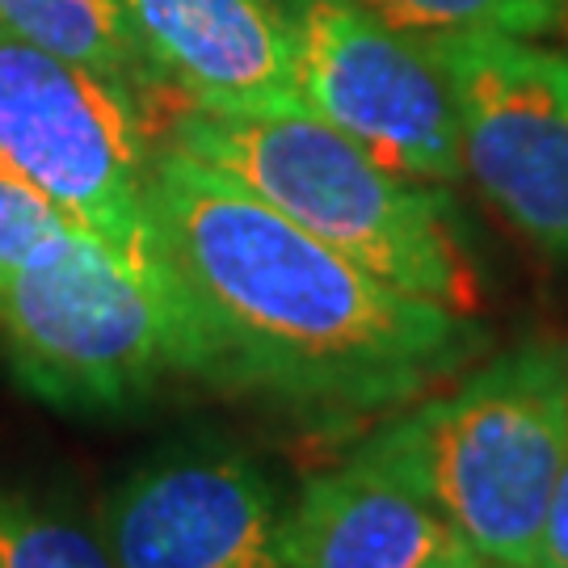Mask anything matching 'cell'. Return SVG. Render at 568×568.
Here are the masks:
<instances>
[{
  "mask_svg": "<svg viewBox=\"0 0 568 568\" xmlns=\"http://www.w3.org/2000/svg\"><path fill=\"white\" fill-rule=\"evenodd\" d=\"M161 140L224 169L375 278L476 312L480 283L438 185L387 169L307 105L274 114H206L182 105L164 122Z\"/></svg>",
  "mask_w": 568,
  "mask_h": 568,
  "instance_id": "cell-2",
  "label": "cell"
},
{
  "mask_svg": "<svg viewBox=\"0 0 568 568\" xmlns=\"http://www.w3.org/2000/svg\"><path fill=\"white\" fill-rule=\"evenodd\" d=\"M122 30L164 98L206 114L304 105L274 0H114Z\"/></svg>",
  "mask_w": 568,
  "mask_h": 568,
  "instance_id": "cell-10",
  "label": "cell"
},
{
  "mask_svg": "<svg viewBox=\"0 0 568 568\" xmlns=\"http://www.w3.org/2000/svg\"><path fill=\"white\" fill-rule=\"evenodd\" d=\"M450 539L400 413L316 471L286 509V568H426Z\"/></svg>",
  "mask_w": 568,
  "mask_h": 568,
  "instance_id": "cell-9",
  "label": "cell"
},
{
  "mask_svg": "<svg viewBox=\"0 0 568 568\" xmlns=\"http://www.w3.org/2000/svg\"><path fill=\"white\" fill-rule=\"evenodd\" d=\"M0 568H114L102 535L47 497L0 488Z\"/></svg>",
  "mask_w": 568,
  "mask_h": 568,
  "instance_id": "cell-12",
  "label": "cell"
},
{
  "mask_svg": "<svg viewBox=\"0 0 568 568\" xmlns=\"http://www.w3.org/2000/svg\"><path fill=\"white\" fill-rule=\"evenodd\" d=\"M0 26L105 81L140 114L164 98L126 39L114 0H0Z\"/></svg>",
  "mask_w": 568,
  "mask_h": 568,
  "instance_id": "cell-11",
  "label": "cell"
},
{
  "mask_svg": "<svg viewBox=\"0 0 568 568\" xmlns=\"http://www.w3.org/2000/svg\"><path fill=\"white\" fill-rule=\"evenodd\" d=\"M408 34H509L539 39L568 30V0H363Z\"/></svg>",
  "mask_w": 568,
  "mask_h": 568,
  "instance_id": "cell-13",
  "label": "cell"
},
{
  "mask_svg": "<svg viewBox=\"0 0 568 568\" xmlns=\"http://www.w3.org/2000/svg\"><path fill=\"white\" fill-rule=\"evenodd\" d=\"M102 544L114 568H286V509L236 450H169L110 493Z\"/></svg>",
  "mask_w": 568,
  "mask_h": 568,
  "instance_id": "cell-8",
  "label": "cell"
},
{
  "mask_svg": "<svg viewBox=\"0 0 568 568\" xmlns=\"http://www.w3.org/2000/svg\"><path fill=\"white\" fill-rule=\"evenodd\" d=\"M148 203L185 316V375L316 417L417 405L488 354V328L291 224L224 169L152 143Z\"/></svg>",
  "mask_w": 568,
  "mask_h": 568,
  "instance_id": "cell-1",
  "label": "cell"
},
{
  "mask_svg": "<svg viewBox=\"0 0 568 568\" xmlns=\"http://www.w3.org/2000/svg\"><path fill=\"white\" fill-rule=\"evenodd\" d=\"M459 110L464 178L551 262H568V51L509 34H429Z\"/></svg>",
  "mask_w": 568,
  "mask_h": 568,
  "instance_id": "cell-7",
  "label": "cell"
},
{
  "mask_svg": "<svg viewBox=\"0 0 568 568\" xmlns=\"http://www.w3.org/2000/svg\"><path fill=\"white\" fill-rule=\"evenodd\" d=\"M535 568H568V450L556 488H551L548 518L539 530V551H535Z\"/></svg>",
  "mask_w": 568,
  "mask_h": 568,
  "instance_id": "cell-15",
  "label": "cell"
},
{
  "mask_svg": "<svg viewBox=\"0 0 568 568\" xmlns=\"http://www.w3.org/2000/svg\"><path fill=\"white\" fill-rule=\"evenodd\" d=\"M295 51L304 105L413 182L464 178L455 93L422 34L363 0H274Z\"/></svg>",
  "mask_w": 568,
  "mask_h": 568,
  "instance_id": "cell-6",
  "label": "cell"
},
{
  "mask_svg": "<svg viewBox=\"0 0 568 568\" xmlns=\"http://www.w3.org/2000/svg\"><path fill=\"white\" fill-rule=\"evenodd\" d=\"M400 422L447 527L497 565L535 568L568 450V342L509 345Z\"/></svg>",
  "mask_w": 568,
  "mask_h": 568,
  "instance_id": "cell-3",
  "label": "cell"
},
{
  "mask_svg": "<svg viewBox=\"0 0 568 568\" xmlns=\"http://www.w3.org/2000/svg\"><path fill=\"white\" fill-rule=\"evenodd\" d=\"M0 152L68 220L114 244L185 316L148 203L143 114L84 68L0 26Z\"/></svg>",
  "mask_w": 568,
  "mask_h": 568,
  "instance_id": "cell-5",
  "label": "cell"
},
{
  "mask_svg": "<svg viewBox=\"0 0 568 568\" xmlns=\"http://www.w3.org/2000/svg\"><path fill=\"white\" fill-rule=\"evenodd\" d=\"M426 568H506V565H497V560H488V556H480V551H471L464 539L455 535V539H450L447 548L438 551Z\"/></svg>",
  "mask_w": 568,
  "mask_h": 568,
  "instance_id": "cell-16",
  "label": "cell"
},
{
  "mask_svg": "<svg viewBox=\"0 0 568 568\" xmlns=\"http://www.w3.org/2000/svg\"><path fill=\"white\" fill-rule=\"evenodd\" d=\"M77 224L0 152V278L26 265L47 241Z\"/></svg>",
  "mask_w": 568,
  "mask_h": 568,
  "instance_id": "cell-14",
  "label": "cell"
},
{
  "mask_svg": "<svg viewBox=\"0 0 568 568\" xmlns=\"http://www.w3.org/2000/svg\"><path fill=\"white\" fill-rule=\"evenodd\" d=\"M0 345L30 396L84 417L126 413L185 375L164 291L81 224L0 278Z\"/></svg>",
  "mask_w": 568,
  "mask_h": 568,
  "instance_id": "cell-4",
  "label": "cell"
}]
</instances>
